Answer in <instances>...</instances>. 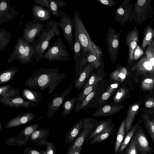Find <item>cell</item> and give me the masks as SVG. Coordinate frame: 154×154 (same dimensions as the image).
<instances>
[{"instance_id":"e0dca14e","label":"cell","mask_w":154,"mask_h":154,"mask_svg":"<svg viewBox=\"0 0 154 154\" xmlns=\"http://www.w3.org/2000/svg\"><path fill=\"white\" fill-rule=\"evenodd\" d=\"M138 36V31L136 27L128 32L127 34L126 42L129 49V63L133 61V52L137 45Z\"/></svg>"},{"instance_id":"5bb4252c","label":"cell","mask_w":154,"mask_h":154,"mask_svg":"<svg viewBox=\"0 0 154 154\" xmlns=\"http://www.w3.org/2000/svg\"><path fill=\"white\" fill-rule=\"evenodd\" d=\"M93 65L86 64L79 69L78 74L75 75L74 87L77 90L80 89L85 84L93 70Z\"/></svg>"},{"instance_id":"f907efd6","label":"cell","mask_w":154,"mask_h":154,"mask_svg":"<svg viewBox=\"0 0 154 154\" xmlns=\"http://www.w3.org/2000/svg\"><path fill=\"white\" fill-rule=\"evenodd\" d=\"M35 3L42 7H45L51 12L49 0H33Z\"/></svg>"},{"instance_id":"f1b7e54d","label":"cell","mask_w":154,"mask_h":154,"mask_svg":"<svg viewBox=\"0 0 154 154\" xmlns=\"http://www.w3.org/2000/svg\"><path fill=\"white\" fill-rule=\"evenodd\" d=\"M51 12L55 17H60L61 11L60 7H64L66 4L63 0H49Z\"/></svg>"},{"instance_id":"30bf717a","label":"cell","mask_w":154,"mask_h":154,"mask_svg":"<svg viewBox=\"0 0 154 154\" xmlns=\"http://www.w3.org/2000/svg\"><path fill=\"white\" fill-rule=\"evenodd\" d=\"M73 87V85H70L66 88L60 94L51 98L52 100L49 103L46 113V116L48 119H51L55 112L59 109Z\"/></svg>"},{"instance_id":"ba28073f","label":"cell","mask_w":154,"mask_h":154,"mask_svg":"<svg viewBox=\"0 0 154 154\" xmlns=\"http://www.w3.org/2000/svg\"><path fill=\"white\" fill-rule=\"evenodd\" d=\"M61 18L59 22L60 26L62 30L64 38L67 42L71 49L73 50L72 45L73 28L71 17L61 11L60 17Z\"/></svg>"},{"instance_id":"d590c367","label":"cell","mask_w":154,"mask_h":154,"mask_svg":"<svg viewBox=\"0 0 154 154\" xmlns=\"http://www.w3.org/2000/svg\"><path fill=\"white\" fill-rule=\"evenodd\" d=\"M142 119L146 130L153 142H154V120H150L147 115L144 114L142 115Z\"/></svg>"},{"instance_id":"816d5d0a","label":"cell","mask_w":154,"mask_h":154,"mask_svg":"<svg viewBox=\"0 0 154 154\" xmlns=\"http://www.w3.org/2000/svg\"><path fill=\"white\" fill-rule=\"evenodd\" d=\"M98 2L107 7H112L116 5V2L114 0H96Z\"/></svg>"},{"instance_id":"ac0fdd59","label":"cell","mask_w":154,"mask_h":154,"mask_svg":"<svg viewBox=\"0 0 154 154\" xmlns=\"http://www.w3.org/2000/svg\"><path fill=\"white\" fill-rule=\"evenodd\" d=\"M119 38V34L109 27L107 35V44L109 51L114 57L118 49Z\"/></svg>"},{"instance_id":"8d00e7d4","label":"cell","mask_w":154,"mask_h":154,"mask_svg":"<svg viewBox=\"0 0 154 154\" xmlns=\"http://www.w3.org/2000/svg\"><path fill=\"white\" fill-rule=\"evenodd\" d=\"M145 35L141 44L142 47L144 49L151 43L154 34V30L149 24L146 26Z\"/></svg>"},{"instance_id":"83f0119b","label":"cell","mask_w":154,"mask_h":154,"mask_svg":"<svg viewBox=\"0 0 154 154\" xmlns=\"http://www.w3.org/2000/svg\"><path fill=\"white\" fill-rule=\"evenodd\" d=\"M20 91L17 88L11 87L9 85L0 87V96L7 98L17 97L19 94Z\"/></svg>"},{"instance_id":"f546056e","label":"cell","mask_w":154,"mask_h":154,"mask_svg":"<svg viewBox=\"0 0 154 154\" xmlns=\"http://www.w3.org/2000/svg\"><path fill=\"white\" fill-rule=\"evenodd\" d=\"M111 119H106L101 121L99 125L88 136L86 140L88 141L98 135L106 129L111 124Z\"/></svg>"},{"instance_id":"ab89813d","label":"cell","mask_w":154,"mask_h":154,"mask_svg":"<svg viewBox=\"0 0 154 154\" xmlns=\"http://www.w3.org/2000/svg\"><path fill=\"white\" fill-rule=\"evenodd\" d=\"M76 102V97L75 96L70 100H67L63 102V108L62 112L63 116L65 117L72 111Z\"/></svg>"},{"instance_id":"bcb514c9","label":"cell","mask_w":154,"mask_h":154,"mask_svg":"<svg viewBox=\"0 0 154 154\" xmlns=\"http://www.w3.org/2000/svg\"><path fill=\"white\" fill-rule=\"evenodd\" d=\"M154 87V82L152 79L146 78L144 79L141 84V87L144 90L150 91Z\"/></svg>"},{"instance_id":"7c38bea8","label":"cell","mask_w":154,"mask_h":154,"mask_svg":"<svg viewBox=\"0 0 154 154\" xmlns=\"http://www.w3.org/2000/svg\"><path fill=\"white\" fill-rule=\"evenodd\" d=\"M134 136L138 150L142 154H151L154 151L149 143L145 131L140 125L135 132Z\"/></svg>"},{"instance_id":"9f6ffc18","label":"cell","mask_w":154,"mask_h":154,"mask_svg":"<svg viewBox=\"0 0 154 154\" xmlns=\"http://www.w3.org/2000/svg\"><path fill=\"white\" fill-rule=\"evenodd\" d=\"M145 106L148 108L152 109L154 107V99L153 97H149L146 101L145 103Z\"/></svg>"},{"instance_id":"74e56055","label":"cell","mask_w":154,"mask_h":154,"mask_svg":"<svg viewBox=\"0 0 154 154\" xmlns=\"http://www.w3.org/2000/svg\"><path fill=\"white\" fill-rule=\"evenodd\" d=\"M12 35L5 30H0V51L7 47L12 38Z\"/></svg>"},{"instance_id":"6f0895ef","label":"cell","mask_w":154,"mask_h":154,"mask_svg":"<svg viewBox=\"0 0 154 154\" xmlns=\"http://www.w3.org/2000/svg\"><path fill=\"white\" fill-rule=\"evenodd\" d=\"M8 6V4L5 1L2 2L0 3V11H4L6 10Z\"/></svg>"},{"instance_id":"484cf974","label":"cell","mask_w":154,"mask_h":154,"mask_svg":"<svg viewBox=\"0 0 154 154\" xmlns=\"http://www.w3.org/2000/svg\"><path fill=\"white\" fill-rule=\"evenodd\" d=\"M74 44L73 46V60L75 63V66H79L84 57V53L83 52L82 46L77 36L74 35Z\"/></svg>"},{"instance_id":"3957f363","label":"cell","mask_w":154,"mask_h":154,"mask_svg":"<svg viewBox=\"0 0 154 154\" xmlns=\"http://www.w3.org/2000/svg\"><path fill=\"white\" fill-rule=\"evenodd\" d=\"M72 23L74 35L77 36L79 41L82 51L85 53L93 54L100 59L101 54L100 49L91 39L78 11L74 12Z\"/></svg>"},{"instance_id":"5b68a950","label":"cell","mask_w":154,"mask_h":154,"mask_svg":"<svg viewBox=\"0 0 154 154\" xmlns=\"http://www.w3.org/2000/svg\"><path fill=\"white\" fill-rule=\"evenodd\" d=\"M152 0H137L132 10L133 18L137 24H143L146 20L152 17L153 8Z\"/></svg>"},{"instance_id":"681fc988","label":"cell","mask_w":154,"mask_h":154,"mask_svg":"<svg viewBox=\"0 0 154 154\" xmlns=\"http://www.w3.org/2000/svg\"><path fill=\"white\" fill-rule=\"evenodd\" d=\"M143 54V51L139 45H137L134 51L133 60H137Z\"/></svg>"},{"instance_id":"8992f818","label":"cell","mask_w":154,"mask_h":154,"mask_svg":"<svg viewBox=\"0 0 154 154\" xmlns=\"http://www.w3.org/2000/svg\"><path fill=\"white\" fill-rule=\"evenodd\" d=\"M38 124L29 125L24 128L17 136L8 138L5 142L11 146L22 147L27 142L31 143L29 137L32 133L38 127Z\"/></svg>"},{"instance_id":"d6a6232c","label":"cell","mask_w":154,"mask_h":154,"mask_svg":"<svg viewBox=\"0 0 154 154\" xmlns=\"http://www.w3.org/2000/svg\"><path fill=\"white\" fill-rule=\"evenodd\" d=\"M125 121L124 119L122 121L118 132L115 144V153L118 152L125 135Z\"/></svg>"},{"instance_id":"f5cc1de1","label":"cell","mask_w":154,"mask_h":154,"mask_svg":"<svg viewBox=\"0 0 154 154\" xmlns=\"http://www.w3.org/2000/svg\"><path fill=\"white\" fill-rule=\"evenodd\" d=\"M118 86V84L117 83L112 84L108 87L105 92L111 96Z\"/></svg>"},{"instance_id":"11a10c76","label":"cell","mask_w":154,"mask_h":154,"mask_svg":"<svg viewBox=\"0 0 154 154\" xmlns=\"http://www.w3.org/2000/svg\"><path fill=\"white\" fill-rule=\"evenodd\" d=\"M84 145L80 147L71 148L68 151L66 154H80L83 147Z\"/></svg>"},{"instance_id":"9a60e30c","label":"cell","mask_w":154,"mask_h":154,"mask_svg":"<svg viewBox=\"0 0 154 154\" xmlns=\"http://www.w3.org/2000/svg\"><path fill=\"white\" fill-rule=\"evenodd\" d=\"M124 106L117 104L105 105L97 109L92 114L93 117L112 116L118 113L124 108Z\"/></svg>"},{"instance_id":"4fadbf2b","label":"cell","mask_w":154,"mask_h":154,"mask_svg":"<svg viewBox=\"0 0 154 154\" xmlns=\"http://www.w3.org/2000/svg\"><path fill=\"white\" fill-rule=\"evenodd\" d=\"M0 102L7 106L14 108L23 107L30 109L38 105L36 103L26 100L19 96L13 98H7L0 96Z\"/></svg>"},{"instance_id":"4dcf8cb0","label":"cell","mask_w":154,"mask_h":154,"mask_svg":"<svg viewBox=\"0 0 154 154\" xmlns=\"http://www.w3.org/2000/svg\"><path fill=\"white\" fill-rule=\"evenodd\" d=\"M113 128V125L111 124L104 131L91 139L88 144L92 145L106 140L110 135Z\"/></svg>"},{"instance_id":"ee69618b","label":"cell","mask_w":154,"mask_h":154,"mask_svg":"<svg viewBox=\"0 0 154 154\" xmlns=\"http://www.w3.org/2000/svg\"><path fill=\"white\" fill-rule=\"evenodd\" d=\"M103 75L101 74L93 73L87 82L83 86L84 89L88 86L95 85L98 83L103 78Z\"/></svg>"},{"instance_id":"7bdbcfd3","label":"cell","mask_w":154,"mask_h":154,"mask_svg":"<svg viewBox=\"0 0 154 154\" xmlns=\"http://www.w3.org/2000/svg\"><path fill=\"white\" fill-rule=\"evenodd\" d=\"M87 62L91 64L95 68H97L100 65V59L93 54L85 53Z\"/></svg>"},{"instance_id":"603a6c76","label":"cell","mask_w":154,"mask_h":154,"mask_svg":"<svg viewBox=\"0 0 154 154\" xmlns=\"http://www.w3.org/2000/svg\"><path fill=\"white\" fill-rule=\"evenodd\" d=\"M25 40L23 37H19L14 48L10 56L8 61L9 63L15 60L18 61L24 52Z\"/></svg>"},{"instance_id":"ffe728a7","label":"cell","mask_w":154,"mask_h":154,"mask_svg":"<svg viewBox=\"0 0 154 154\" xmlns=\"http://www.w3.org/2000/svg\"><path fill=\"white\" fill-rule=\"evenodd\" d=\"M85 119L82 118L78 120L72 126L71 130L66 134L65 142L67 144H73L79 135Z\"/></svg>"},{"instance_id":"c3c4849f","label":"cell","mask_w":154,"mask_h":154,"mask_svg":"<svg viewBox=\"0 0 154 154\" xmlns=\"http://www.w3.org/2000/svg\"><path fill=\"white\" fill-rule=\"evenodd\" d=\"M44 145L47 146L46 150L45 151H41L43 154H55L56 152L55 144L53 142H49L43 143Z\"/></svg>"},{"instance_id":"277c9868","label":"cell","mask_w":154,"mask_h":154,"mask_svg":"<svg viewBox=\"0 0 154 154\" xmlns=\"http://www.w3.org/2000/svg\"><path fill=\"white\" fill-rule=\"evenodd\" d=\"M42 58L50 62L55 61H69V56L62 40L59 37L53 45L49 46L47 52L43 54Z\"/></svg>"},{"instance_id":"680465c9","label":"cell","mask_w":154,"mask_h":154,"mask_svg":"<svg viewBox=\"0 0 154 154\" xmlns=\"http://www.w3.org/2000/svg\"><path fill=\"white\" fill-rule=\"evenodd\" d=\"M1 121H0V131H1Z\"/></svg>"},{"instance_id":"836d02e7","label":"cell","mask_w":154,"mask_h":154,"mask_svg":"<svg viewBox=\"0 0 154 154\" xmlns=\"http://www.w3.org/2000/svg\"><path fill=\"white\" fill-rule=\"evenodd\" d=\"M88 86L86 88L82 89V91L79 93L76 97V102L73 109L76 112L78 106L84 99L93 90L95 86L97 84Z\"/></svg>"},{"instance_id":"8fae6325","label":"cell","mask_w":154,"mask_h":154,"mask_svg":"<svg viewBox=\"0 0 154 154\" xmlns=\"http://www.w3.org/2000/svg\"><path fill=\"white\" fill-rule=\"evenodd\" d=\"M95 121L92 119L85 118L80 133L74 143L70 145L67 149L68 151L70 149L79 147L84 145L85 141L92 132L95 125Z\"/></svg>"},{"instance_id":"6da1fadb","label":"cell","mask_w":154,"mask_h":154,"mask_svg":"<svg viewBox=\"0 0 154 154\" xmlns=\"http://www.w3.org/2000/svg\"><path fill=\"white\" fill-rule=\"evenodd\" d=\"M60 67L59 66L55 68H44L41 67L26 80L25 84L32 90L36 87L43 91L48 88V94L53 93L66 77L64 73L59 72Z\"/></svg>"},{"instance_id":"7dc6e473","label":"cell","mask_w":154,"mask_h":154,"mask_svg":"<svg viewBox=\"0 0 154 154\" xmlns=\"http://www.w3.org/2000/svg\"><path fill=\"white\" fill-rule=\"evenodd\" d=\"M125 153L127 154H138V150L134 137L132 138L128 147L126 150Z\"/></svg>"},{"instance_id":"b9f144b4","label":"cell","mask_w":154,"mask_h":154,"mask_svg":"<svg viewBox=\"0 0 154 154\" xmlns=\"http://www.w3.org/2000/svg\"><path fill=\"white\" fill-rule=\"evenodd\" d=\"M146 57L154 67V40L152 39L145 51Z\"/></svg>"},{"instance_id":"cb8c5ba5","label":"cell","mask_w":154,"mask_h":154,"mask_svg":"<svg viewBox=\"0 0 154 154\" xmlns=\"http://www.w3.org/2000/svg\"><path fill=\"white\" fill-rule=\"evenodd\" d=\"M135 69L142 73L147 72L154 74V67L147 60L146 57H142L132 68L131 71Z\"/></svg>"},{"instance_id":"44dd1931","label":"cell","mask_w":154,"mask_h":154,"mask_svg":"<svg viewBox=\"0 0 154 154\" xmlns=\"http://www.w3.org/2000/svg\"><path fill=\"white\" fill-rule=\"evenodd\" d=\"M139 107V104L134 103L131 104L128 109L126 116L125 119V129L127 133L133 127L132 124L138 113Z\"/></svg>"},{"instance_id":"f6af8a7d","label":"cell","mask_w":154,"mask_h":154,"mask_svg":"<svg viewBox=\"0 0 154 154\" xmlns=\"http://www.w3.org/2000/svg\"><path fill=\"white\" fill-rule=\"evenodd\" d=\"M127 92L126 89L124 88L119 89L114 97L113 98L114 102L116 103L120 102L124 98Z\"/></svg>"},{"instance_id":"2e32d148","label":"cell","mask_w":154,"mask_h":154,"mask_svg":"<svg viewBox=\"0 0 154 154\" xmlns=\"http://www.w3.org/2000/svg\"><path fill=\"white\" fill-rule=\"evenodd\" d=\"M36 116L35 114L29 112L23 113L10 119L5 127L9 128L25 124L32 121Z\"/></svg>"},{"instance_id":"f35d334b","label":"cell","mask_w":154,"mask_h":154,"mask_svg":"<svg viewBox=\"0 0 154 154\" xmlns=\"http://www.w3.org/2000/svg\"><path fill=\"white\" fill-rule=\"evenodd\" d=\"M127 73L126 69L122 67L114 70L111 74L110 76L111 79L115 81L122 82L126 78Z\"/></svg>"},{"instance_id":"db71d44e","label":"cell","mask_w":154,"mask_h":154,"mask_svg":"<svg viewBox=\"0 0 154 154\" xmlns=\"http://www.w3.org/2000/svg\"><path fill=\"white\" fill-rule=\"evenodd\" d=\"M23 152L26 154H43L41 151L33 148H29L25 149Z\"/></svg>"},{"instance_id":"4316f807","label":"cell","mask_w":154,"mask_h":154,"mask_svg":"<svg viewBox=\"0 0 154 154\" xmlns=\"http://www.w3.org/2000/svg\"><path fill=\"white\" fill-rule=\"evenodd\" d=\"M23 97L26 100L33 102L37 105L40 103L42 94L34 90L25 88L22 92Z\"/></svg>"},{"instance_id":"7a4b0ae2","label":"cell","mask_w":154,"mask_h":154,"mask_svg":"<svg viewBox=\"0 0 154 154\" xmlns=\"http://www.w3.org/2000/svg\"><path fill=\"white\" fill-rule=\"evenodd\" d=\"M59 26V23L56 21L48 20L38 39L31 43L35 52V59L36 62L43 59L44 53L50 46L53 38L61 36Z\"/></svg>"},{"instance_id":"7402d4cb","label":"cell","mask_w":154,"mask_h":154,"mask_svg":"<svg viewBox=\"0 0 154 154\" xmlns=\"http://www.w3.org/2000/svg\"><path fill=\"white\" fill-rule=\"evenodd\" d=\"M32 11L33 17L37 21H47L51 18V12L43 7L36 4L33 5Z\"/></svg>"},{"instance_id":"d6986e66","label":"cell","mask_w":154,"mask_h":154,"mask_svg":"<svg viewBox=\"0 0 154 154\" xmlns=\"http://www.w3.org/2000/svg\"><path fill=\"white\" fill-rule=\"evenodd\" d=\"M49 129H45L41 127L35 130L31 134L29 139L31 141L35 143V144L39 146L43 145L44 142L47 141V138L49 135Z\"/></svg>"},{"instance_id":"e575fe53","label":"cell","mask_w":154,"mask_h":154,"mask_svg":"<svg viewBox=\"0 0 154 154\" xmlns=\"http://www.w3.org/2000/svg\"><path fill=\"white\" fill-rule=\"evenodd\" d=\"M140 123V120L137 122L127 133L119 149V152H122L127 147Z\"/></svg>"},{"instance_id":"9c48e42d","label":"cell","mask_w":154,"mask_h":154,"mask_svg":"<svg viewBox=\"0 0 154 154\" xmlns=\"http://www.w3.org/2000/svg\"><path fill=\"white\" fill-rule=\"evenodd\" d=\"M45 26L35 20L29 22L25 26L23 31V38L24 40L30 44L38 38Z\"/></svg>"},{"instance_id":"91938a15","label":"cell","mask_w":154,"mask_h":154,"mask_svg":"<svg viewBox=\"0 0 154 154\" xmlns=\"http://www.w3.org/2000/svg\"></svg>"},{"instance_id":"d4e9b609","label":"cell","mask_w":154,"mask_h":154,"mask_svg":"<svg viewBox=\"0 0 154 154\" xmlns=\"http://www.w3.org/2000/svg\"><path fill=\"white\" fill-rule=\"evenodd\" d=\"M35 57V52L31 45L25 41L24 53L18 61L23 64H28L33 63Z\"/></svg>"},{"instance_id":"52a82bcc","label":"cell","mask_w":154,"mask_h":154,"mask_svg":"<svg viewBox=\"0 0 154 154\" xmlns=\"http://www.w3.org/2000/svg\"><path fill=\"white\" fill-rule=\"evenodd\" d=\"M133 4L130 3V0H124L114 12V18L121 24L131 22L133 20L132 10Z\"/></svg>"},{"instance_id":"1f68e13d","label":"cell","mask_w":154,"mask_h":154,"mask_svg":"<svg viewBox=\"0 0 154 154\" xmlns=\"http://www.w3.org/2000/svg\"><path fill=\"white\" fill-rule=\"evenodd\" d=\"M18 69L12 67L0 73V85L10 80L16 73Z\"/></svg>"},{"instance_id":"60d3db41","label":"cell","mask_w":154,"mask_h":154,"mask_svg":"<svg viewBox=\"0 0 154 154\" xmlns=\"http://www.w3.org/2000/svg\"><path fill=\"white\" fill-rule=\"evenodd\" d=\"M98 85V83L95 86L92 91L84 99L78 106L76 112L77 113L81 110L85 109L87 105L94 96Z\"/></svg>"}]
</instances>
